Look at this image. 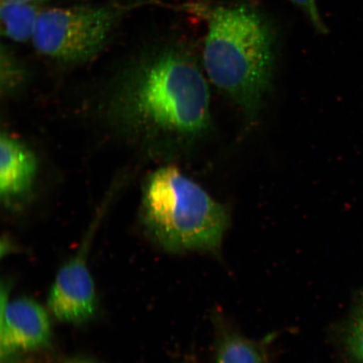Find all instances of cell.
<instances>
[{
    "label": "cell",
    "instance_id": "1",
    "mask_svg": "<svg viewBox=\"0 0 363 363\" xmlns=\"http://www.w3.org/2000/svg\"><path fill=\"white\" fill-rule=\"evenodd\" d=\"M111 111L122 128L146 142L199 135L211 121V91L201 69L175 50L150 54L118 83Z\"/></svg>",
    "mask_w": 363,
    "mask_h": 363
},
{
    "label": "cell",
    "instance_id": "2",
    "mask_svg": "<svg viewBox=\"0 0 363 363\" xmlns=\"http://www.w3.org/2000/svg\"><path fill=\"white\" fill-rule=\"evenodd\" d=\"M203 55L212 83L254 115L274 66L272 36L259 13L244 6L216 9L208 22Z\"/></svg>",
    "mask_w": 363,
    "mask_h": 363
},
{
    "label": "cell",
    "instance_id": "3",
    "mask_svg": "<svg viewBox=\"0 0 363 363\" xmlns=\"http://www.w3.org/2000/svg\"><path fill=\"white\" fill-rule=\"evenodd\" d=\"M142 219L150 238L170 252L216 251L229 225L225 208L175 166L149 176Z\"/></svg>",
    "mask_w": 363,
    "mask_h": 363
},
{
    "label": "cell",
    "instance_id": "4",
    "mask_svg": "<svg viewBox=\"0 0 363 363\" xmlns=\"http://www.w3.org/2000/svg\"><path fill=\"white\" fill-rule=\"evenodd\" d=\"M116 19L110 7L50 9L40 13L33 43L39 52L57 61H88L101 51Z\"/></svg>",
    "mask_w": 363,
    "mask_h": 363
},
{
    "label": "cell",
    "instance_id": "5",
    "mask_svg": "<svg viewBox=\"0 0 363 363\" xmlns=\"http://www.w3.org/2000/svg\"><path fill=\"white\" fill-rule=\"evenodd\" d=\"M10 284L4 283L1 292V363H16L20 356L47 348L52 333L45 308L33 299L10 301Z\"/></svg>",
    "mask_w": 363,
    "mask_h": 363
},
{
    "label": "cell",
    "instance_id": "6",
    "mask_svg": "<svg viewBox=\"0 0 363 363\" xmlns=\"http://www.w3.org/2000/svg\"><path fill=\"white\" fill-rule=\"evenodd\" d=\"M90 240L87 238L75 256L62 266L49 292L50 311L65 323H84L96 311V292L87 262Z\"/></svg>",
    "mask_w": 363,
    "mask_h": 363
},
{
    "label": "cell",
    "instance_id": "7",
    "mask_svg": "<svg viewBox=\"0 0 363 363\" xmlns=\"http://www.w3.org/2000/svg\"><path fill=\"white\" fill-rule=\"evenodd\" d=\"M38 169L35 156L20 139L2 134L0 139V194L11 204L29 192Z\"/></svg>",
    "mask_w": 363,
    "mask_h": 363
},
{
    "label": "cell",
    "instance_id": "8",
    "mask_svg": "<svg viewBox=\"0 0 363 363\" xmlns=\"http://www.w3.org/2000/svg\"><path fill=\"white\" fill-rule=\"evenodd\" d=\"M40 13L29 2L2 0L0 6L2 35L18 43L33 39Z\"/></svg>",
    "mask_w": 363,
    "mask_h": 363
},
{
    "label": "cell",
    "instance_id": "9",
    "mask_svg": "<svg viewBox=\"0 0 363 363\" xmlns=\"http://www.w3.org/2000/svg\"><path fill=\"white\" fill-rule=\"evenodd\" d=\"M216 363H269V359L260 344L229 330L218 342Z\"/></svg>",
    "mask_w": 363,
    "mask_h": 363
},
{
    "label": "cell",
    "instance_id": "10",
    "mask_svg": "<svg viewBox=\"0 0 363 363\" xmlns=\"http://www.w3.org/2000/svg\"><path fill=\"white\" fill-rule=\"evenodd\" d=\"M346 345L353 362L363 363V294L358 299L349 321Z\"/></svg>",
    "mask_w": 363,
    "mask_h": 363
},
{
    "label": "cell",
    "instance_id": "11",
    "mask_svg": "<svg viewBox=\"0 0 363 363\" xmlns=\"http://www.w3.org/2000/svg\"><path fill=\"white\" fill-rule=\"evenodd\" d=\"M291 1L306 13L317 30L320 31L321 33L328 31L318 11L316 0H291Z\"/></svg>",
    "mask_w": 363,
    "mask_h": 363
},
{
    "label": "cell",
    "instance_id": "12",
    "mask_svg": "<svg viewBox=\"0 0 363 363\" xmlns=\"http://www.w3.org/2000/svg\"><path fill=\"white\" fill-rule=\"evenodd\" d=\"M62 363H96L93 361L86 359V358L74 357L69 358Z\"/></svg>",
    "mask_w": 363,
    "mask_h": 363
},
{
    "label": "cell",
    "instance_id": "13",
    "mask_svg": "<svg viewBox=\"0 0 363 363\" xmlns=\"http://www.w3.org/2000/svg\"><path fill=\"white\" fill-rule=\"evenodd\" d=\"M16 1L30 2V1H38V0H16Z\"/></svg>",
    "mask_w": 363,
    "mask_h": 363
}]
</instances>
